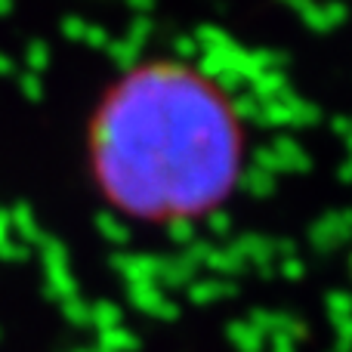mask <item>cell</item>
<instances>
[{
  "mask_svg": "<svg viewBox=\"0 0 352 352\" xmlns=\"http://www.w3.org/2000/svg\"><path fill=\"white\" fill-rule=\"evenodd\" d=\"M244 130L229 93L186 62L124 72L90 124V170L118 213L140 223H188L232 195Z\"/></svg>",
  "mask_w": 352,
  "mask_h": 352,
  "instance_id": "1",
  "label": "cell"
}]
</instances>
